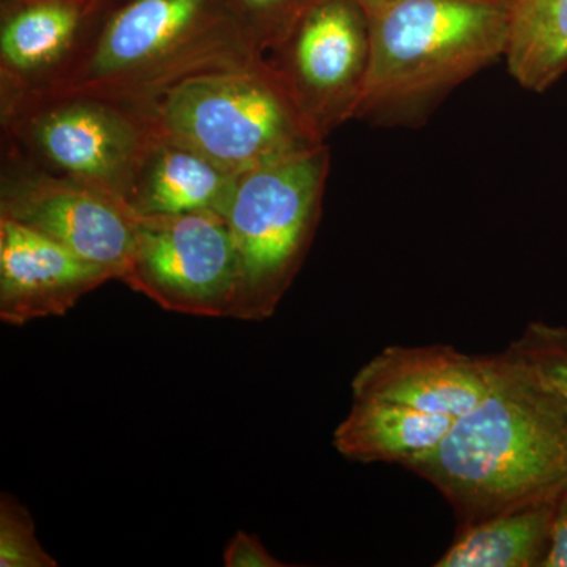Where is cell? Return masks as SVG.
I'll list each match as a JSON object with an SVG mask.
<instances>
[{"label": "cell", "mask_w": 567, "mask_h": 567, "mask_svg": "<svg viewBox=\"0 0 567 567\" xmlns=\"http://www.w3.org/2000/svg\"><path fill=\"white\" fill-rule=\"evenodd\" d=\"M117 281L58 241L0 216V320L21 327L66 315L85 295Z\"/></svg>", "instance_id": "8fae6325"}, {"label": "cell", "mask_w": 567, "mask_h": 567, "mask_svg": "<svg viewBox=\"0 0 567 567\" xmlns=\"http://www.w3.org/2000/svg\"><path fill=\"white\" fill-rule=\"evenodd\" d=\"M506 350L527 364L567 405V328L528 323Z\"/></svg>", "instance_id": "ac0fdd59"}, {"label": "cell", "mask_w": 567, "mask_h": 567, "mask_svg": "<svg viewBox=\"0 0 567 567\" xmlns=\"http://www.w3.org/2000/svg\"><path fill=\"white\" fill-rule=\"evenodd\" d=\"M557 503L498 514L458 528L436 567H544Z\"/></svg>", "instance_id": "9a60e30c"}, {"label": "cell", "mask_w": 567, "mask_h": 567, "mask_svg": "<svg viewBox=\"0 0 567 567\" xmlns=\"http://www.w3.org/2000/svg\"><path fill=\"white\" fill-rule=\"evenodd\" d=\"M544 567H567V492L555 507L551 546Z\"/></svg>", "instance_id": "44dd1931"}, {"label": "cell", "mask_w": 567, "mask_h": 567, "mask_svg": "<svg viewBox=\"0 0 567 567\" xmlns=\"http://www.w3.org/2000/svg\"><path fill=\"white\" fill-rule=\"evenodd\" d=\"M2 123L13 158L123 200L156 142L136 107L91 96H14Z\"/></svg>", "instance_id": "8992f818"}, {"label": "cell", "mask_w": 567, "mask_h": 567, "mask_svg": "<svg viewBox=\"0 0 567 567\" xmlns=\"http://www.w3.org/2000/svg\"><path fill=\"white\" fill-rule=\"evenodd\" d=\"M0 216L106 267L117 281L128 264L140 218L106 189L37 169L13 156L2 171Z\"/></svg>", "instance_id": "9c48e42d"}, {"label": "cell", "mask_w": 567, "mask_h": 567, "mask_svg": "<svg viewBox=\"0 0 567 567\" xmlns=\"http://www.w3.org/2000/svg\"><path fill=\"white\" fill-rule=\"evenodd\" d=\"M121 281L164 311L233 319L238 260L229 224L216 213L140 216Z\"/></svg>", "instance_id": "52a82bcc"}, {"label": "cell", "mask_w": 567, "mask_h": 567, "mask_svg": "<svg viewBox=\"0 0 567 567\" xmlns=\"http://www.w3.org/2000/svg\"><path fill=\"white\" fill-rule=\"evenodd\" d=\"M84 0H33L2 6V100L48 84L70 62L87 21Z\"/></svg>", "instance_id": "7c38bea8"}, {"label": "cell", "mask_w": 567, "mask_h": 567, "mask_svg": "<svg viewBox=\"0 0 567 567\" xmlns=\"http://www.w3.org/2000/svg\"><path fill=\"white\" fill-rule=\"evenodd\" d=\"M454 421L379 399H353L349 415L336 427L333 445L349 461L404 465L439 445Z\"/></svg>", "instance_id": "5bb4252c"}, {"label": "cell", "mask_w": 567, "mask_h": 567, "mask_svg": "<svg viewBox=\"0 0 567 567\" xmlns=\"http://www.w3.org/2000/svg\"><path fill=\"white\" fill-rule=\"evenodd\" d=\"M513 0H390L371 17L357 121L420 128L454 89L505 58Z\"/></svg>", "instance_id": "3957f363"}, {"label": "cell", "mask_w": 567, "mask_h": 567, "mask_svg": "<svg viewBox=\"0 0 567 567\" xmlns=\"http://www.w3.org/2000/svg\"><path fill=\"white\" fill-rule=\"evenodd\" d=\"M498 368L499 354L473 357L451 346H391L357 372L352 394L458 417L486 398Z\"/></svg>", "instance_id": "30bf717a"}, {"label": "cell", "mask_w": 567, "mask_h": 567, "mask_svg": "<svg viewBox=\"0 0 567 567\" xmlns=\"http://www.w3.org/2000/svg\"><path fill=\"white\" fill-rule=\"evenodd\" d=\"M357 2L368 11L369 17H372L375 11L382 9L383 6H386L390 0H357Z\"/></svg>", "instance_id": "603a6c76"}, {"label": "cell", "mask_w": 567, "mask_h": 567, "mask_svg": "<svg viewBox=\"0 0 567 567\" xmlns=\"http://www.w3.org/2000/svg\"><path fill=\"white\" fill-rule=\"evenodd\" d=\"M33 2V0H2V6H10V3H25Z\"/></svg>", "instance_id": "cb8c5ba5"}, {"label": "cell", "mask_w": 567, "mask_h": 567, "mask_svg": "<svg viewBox=\"0 0 567 567\" xmlns=\"http://www.w3.org/2000/svg\"><path fill=\"white\" fill-rule=\"evenodd\" d=\"M328 174L330 148L322 144L238 177L226 218L238 260L233 319L275 316L311 249Z\"/></svg>", "instance_id": "5b68a950"}, {"label": "cell", "mask_w": 567, "mask_h": 567, "mask_svg": "<svg viewBox=\"0 0 567 567\" xmlns=\"http://www.w3.org/2000/svg\"><path fill=\"white\" fill-rule=\"evenodd\" d=\"M133 107L156 141L238 175L324 144L267 61L197 74Z\"/></svg>", "instance_id": "277c9868"}, {"label": "cell", "mask_w": 567, "mask_h": 567, "mask_svg": "<svg viewBox=\"0 0 567 567\" xmlns=\"http://www.w3.org/2000/svg\"><path fill=\"white\" fill-rule=\"evenodd\" d=\"M84 2H85V0H84Z\"/></svg>", "instance_id": "d4e9b609"}, {"label": "cell", "mask_w": 567, "mask_h": 567, "mask_svg": "<svg viewBox=\"0 0 567 567\" xmlns=\"http://www.w3.org/2000/svg\"><path fill=\"white\" fill-rule=\"evenodd\" d=\"M265 61L327 140L360 106L371 63V17L357 0H317Z\"/></svg>", "instance_id": "ba28073f"}, {"label": "cell", "mask_w": 567, "mask_h": 567, "mask_svg": "<svg viewBox=\"0 0 567 567\" xmlns=\"http://www.w3.org/2000/svg\"><path fill=\"white\" fill-rule=\"evenodd\" d=\"M226 567H284L281 559L275 558L259 537L246 532H237L223 554Z\"/></svg>", "instance_id": "ffe728a7"}, {"label": "cell", "mask_w": 567, "mask_h": 567, "mask_svg": "<svg viewBox=\"0 0 567 567\" xmlns=\"http://www.w3.org/2000/svg\"><path fill=\"white\" fill-rule=\"evenodd\" d=\"M35 535V524L28 507L13 495L0 498V567H55Z\"/></svg>", "instance_id": "d6986e66"}, {"label": "cell", "mask_w": 567, "mask_h": 567, "mask_svg": "<svg viewBox=\"0 0 567 567\" xmlns=\"http://www.w3.org/2000/svg\"><path fill=\"white\" fill-rule=\"evenodd\" d=\"M402 466L445 496L458 528L557 503L567 492V405L505 350L486 398Z\"/></svg>", "instance_id": "6da1fadb"}, {"label": "cell", "mask_w": 567, "mask_h": 567, "mask_svg": "<svg viewBox=\"0 0 567 567\" xmlns=\"http://www.w3.org/2000/svg\"><path fill=\"white\" fill-rule=\"evenodd\" d=\"M503 59L522 89L548 91L567 71V0H513Z\"/></svg>", "instance_id": "2e32d148"}, {"label": "cell", "mask_w": 567, "mask_h": 567, "mask_svg": "<svg viewBox=\"0 0 567 567\" xmlns=\"http://www.w3.org/2000/svg\"><path fill=\"white\" fill-rule=\"evenodd\" d=\"M123 2V0H85V14H87L89 20L99 14L100 11H104L111 9V7L117 6V3Z\"/></svg>", "instance_id": "7402d4cb"}, {"label": "cell", "mask_w": 567, "mask_h": 567, "mask_svg": "<svg viewBox=\"0 0 567 567\" xmlns=\"http://www.w3.org/2000/svg\"><path fill=\"white\" fill-rule=\"evenodd\" d=\"M262 62L224 0H123L48 84L21 95L136 106L197 74Z\"/></svg>", "instance_id": "7a4b0ae2"}, {"label": "cell", "mask_w": 567, "mask_h": 567, "mask_svg": "<svg viewBox=\"0 0 567 567\" xmlns=\"http://www.w3.org/2000/svg\"><path fill=\"white\" fill-rule=\"evenodd\" d=\"M317 0H224L260 54L275 51Z\"/></svg>", "instance_id": "e0dca14e"}, {"label": "cell", "mask_w": 567, "mask_h": 567, "mask_svg": "<svg viewBox=\"0 0 567 567\" xmlns=\"http://www.w3.org/2000/svg\"><path fill=\"white\" fill-rule=\"evenodd\" d=\"M238 177L199 153L156 141L125 200L137 216L216 213L227 218Z\"/></svg>", "instance_id": "4fadbf2b"}]
</instances>
